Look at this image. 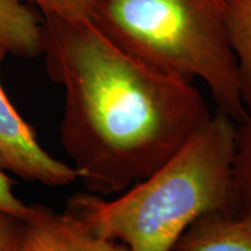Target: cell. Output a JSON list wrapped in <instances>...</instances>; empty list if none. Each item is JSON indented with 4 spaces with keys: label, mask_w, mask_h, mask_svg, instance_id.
I'll use <instances>...</instances> for the list:
<instances>
[{
    "label": "cell",
    "mask_w": 251,
    "mask_h": 251,
    "mask_svg": "<svg viewBox=\"0 0 251 251\" xmlns=\"http://www.w3.org/2000/svg\"><path fill=\"white\" fill-rule=\"evenodd\" d=\"M172 251H251V220L226 213L198 218Z\"/></svg>",
    "instance_id": "cell-6"
},
{
    "label": "cell",
    "mask_w": 251,
    "mask_h": 251,
    "mask_svg": "<svg viewBox=\"0 0 251 251\" xmlns=\"http://www.w3.org/2000/svg\"><path fill=\"white\" fill-rule=\"evenodd\" d=\"M225 7L237 63L241 98L251 114V0H225Z\"/></svg>",
    "instance_id": "cell-8"
},
{
    "label": "cell",
    "mask_w": 251,
    "mask_h": 251,
    "mask_svg": "<svg viewBox=\"0 0 251 251\" xmlns=\"http://www.w3.org/2000/svg\"><path fill=\"white\" fill-rule=\"evenodd\" d=\"M90 23L149 67L186 80L201 79L218 111L235 122L249 117L225 0H98Z\"/></svg>",
    "instance_id": "cell-3"
},
{
    "label": "cell",
    "mask_w": 251,
    "mask_h": 251,
    "mask_svg": "<svg viewBox=\"0 0 251 251\" xmlns=\"http://www.w3.org/2000/svg\"><path fill=\"white\" fill-rule=\"evenodd\" d=\"M14 183L4 171L0 170V213H6L21 219L27 214L29 205L21 201L13 193Z\"/></svg>",
    "instance_id": "cell-11"
},
{
    "label": "cell",
    "mask_w": 251,
    "mask_h": 251,
    "mask_svg": "<svg viewBox=\"0 0 251 251\" xmlns=\"http://www.w3.org/2000/svg\"><path fill=\"white\" fill-rule=\"evenodd\" d=\"M235 127L216 111L175 156L120 197L80 192L69 198L65 211L128 251H172L200 216L234 214Z\"/></svg>",
    "instance_id": "cell-2"
},
{
    "label": "cell",
    "mask_w": 251,
    "mask_h": 251,
    "mask_svg": "<svg viewBox=\"0 0 251 251\" xmlns=\"http://www.w3.org/2000/svg\"><path fill=\"white\" fill-rule=\"evenodd\" d=\"M0 46V65L7 54ZM0 170L21 179L48 187L68 186L79 180L70 164L52 157L42 148L35 130L24 120L0 84Z\"/></svg>",
    "instance_id": "cell-4"
},
{
    "label": "cell",
    "mask_w": 251,
    "mask_h": 251,
    "mask_svg": "<svg viewBox=\"0 0 251 251\" xmlns=\"http://www.w3.org/2000/svg\"><path fill=\"white\" fill-rule=\"evenodd\" d=\"M233 180L234 215L251 220V114L235 127Z\"/></svg>",
    "instance_id": "cell-9"
},
{
    "label": "cell",
    "mask_w": 251,
    "mask_h": 251,
    "mask_svg": "<svg viewBox=\"0 0 251 251\" xmlns=\"http://www.w3.org/2000/svg\"><path fill=\"white\" fill-rule=\"evenodd\" d=\"M42 19L26 0H0V46L24 58L42 55Z\"/></svg>",
    "instance_id": "cell-7"
},
{
    "label": "cell",
    "mask_w": 251,
    "mask_h": 251,
    "mask_svg": "<svg viewBox=\"0 0 251 251\" xmlns=\"http://www.w3.org/2000/svg\"><path fill=\"white\" fill-rule=\"evenodd\" d=\"M14 251H128L127 247L96 234L68 211L29 205L20 219Z\"/></svg>",
    "instance_id": "cell-5"
},
{
    "label": "cell",
    "mask_w": 251,
    "mask_h": 251,
    "mask_svg": "<svg viewBox=\"0 0 251 251\" xmlns=\"http://www.w3.org/2000/svg\"><path fill=\"white\" fill-rule=\"evenodd\" d=\"M20 228V219L0 213V251H14Z\"/></svg>",
    "instance_id": "cell-12"
},
{
    "label": "cell",
    "mask_w": 251,
    "mask_h": 251,
    "mask_svg": "<svg viewBox=\"0 0 251 251\" xmlns=\"http://www.w3.org/2000/svg\"><path fill=\"white\" fill-rule=\"evenodd\" d=\"M35 5L43 17H52L67 21H91L98 0H26Z\"/></svg>",
    "instance_id": "cell-10"
},
{
    "label": "cell",
    "mask_w": 251,
    "mask_h": 251,
    "mask_svg": "<svg viewBox=\"0 0 251 251\" xmlns=\"http://www.w3.org/2000/svg\"><path fill=\"white\" fill-rule=\"evenodd\" d=\"M42 37L48 76L64 90L61 143L86 192H124L211 120L193 81L139 61L90 21L42 17Z\"/></svg>",
    "instance_id": "cell-1"
}]
</instances>
